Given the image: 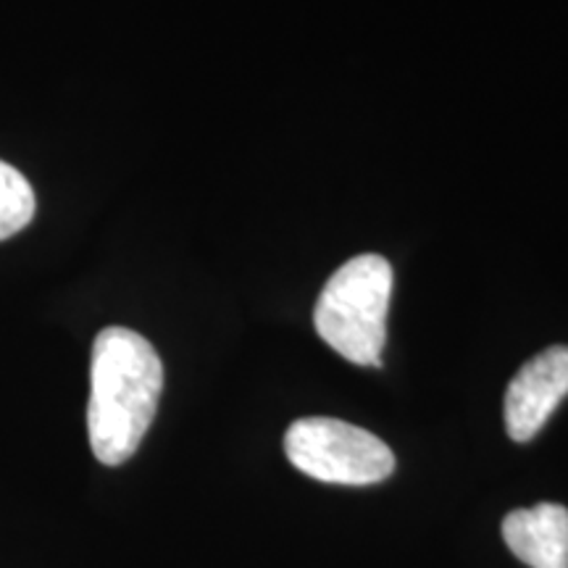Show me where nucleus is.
<instances>
[{
  "label": "nucleus",
  "mask_w": 568,
  "mask_h": 568,
  "mask_svg": "<svg viewBox=\"0 0 568 568\" xmlns=\"http://www.w3.org/2000/svg\"><path fill=\"white\" fill-rule=\"evenodd\" d=\"M163 389L155 347L126 326H105L92 343L88 435L103 466L130 460L151 429Z\"/></svg>",
  "instance_id": "1"
},
{
  "label": "nucleus",
  "mask_w": 568,
  "mask_h": 568,
  "mask_svg": "<svg viewBox=\"0 0 568 568\" xmlns=\"http://www.w3.org/2000/svg\"><path fill=\"white\" fill-rule=\"evenodd\" d=\"M393 293V266L382 255H355L324 284L316 301L318 337L345 361L382 366L387 343V308Z\"/></svg>",
  "instance_id": "2"
},
{
  "label": "nucleus",
  "mask_w": 568,
  "mask_h": 568,
  "mask_svg": "<svg viewBox=\"0 0 568 568\" xmlns=\"http://www.w3.org/2000/svg\"><path fill=\"white\" fill-rule=\"evenodd\" d=\"M284 453L297 471L326 485H376L395 471L385 439L343 418H297L284 435Z\"/></svg>",
  "instance_id": "3"
},
{
  "label": "nucleus",
  "mask_w": 568,
  "mask_h": 568,
  "mask_svg": "<svg viewBox=\"0 0 568 568\" xmlns=\"http://www.w3.org/2000/svg\"><path fill=\"white\" fill-rule=\"evenodd\" d=\"M568 395V347L552 345L527 361L506 389V429L529 443Z\"/></svg>",
  "instance_id": "4"
},
{
  "label": "nucleus",
  "mask_w": 568,
  "mask_h": 568,
  "mask_svg": "<svg viewBox=\"0 0 568 568\" xmlns=\"http://www.w3.org/2000/svg\"><path fill=\"white\" fill-rule=\"evenodd\" d=\"M503 539L531 568H568V508L539 503L503 518Z\"/></svg>",
  "instance_id": "5"
},
{
  "label": "nucleus",
  "mask_w": 568,
  "mask_h": 568,
  "mask_svg": "<svg viewBox=\"0 0 568 568\" xmlns=\"http://www.w3.org/2000/svg\"><path fill=\"white\" fill-rule=\"evenodd\" d=\"M34 190L19 169L0 161V240H9L32 222Z\"/></svg>",
  "instance_id": "6"
}]
</instances>
